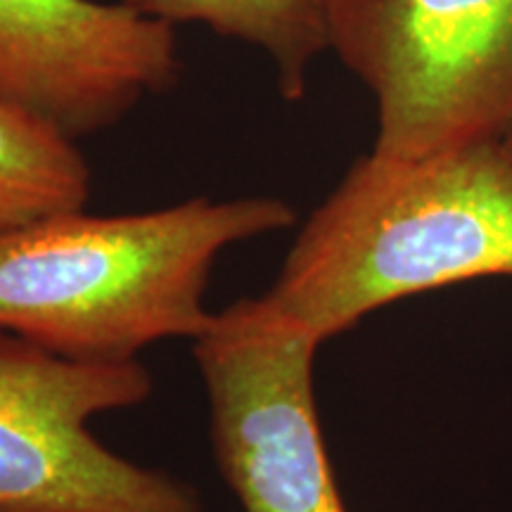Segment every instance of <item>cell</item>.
Returning a JSON list of instances; mask_svg holds the SVG:
<instances>
[{
	"mask_svg": "<svg viewBox=\"0 0 512 512\" xmlns=\"http://www.w3.org/2000/svg\"><path fill=\"white\" fill-rule=\"evenodd\" d=\"M505 147H508V152H510V157H512V133L508 138H505Z\"/></svg>",
	"mask_w": 512,
	"mask_h": 512,
	"instance_id": "obj_9",
	"label": "cell"
},
{
	"mask_svg": "<svg viewBox=\"0 0 512 512\" xmlns=\"http://www.w3.org/2000/svg\"><path fill=\"white\" fill-rule=\"evenodd\" d=\"M152 392L140 361H72L0 330V512H207L195 486L119 456L88 427Z\"/></svg>",
	"mask_w": 512,
	"mask_h": 512,
	"instance_id": "obj_4",
	"label": "cell"
},
{
	"mask_svg": "<svg viewBox=\"0 0 512 512\" xmlns=\"http://www.w3.org/2000/svg\"><path fill=\"white\" fill-rule=\"evenodd\" d=\"M91 200V166L74 140L0 98V233Z\"/></svg>",
	"mask_w": 512,
	"mask_h": 512,
	"instance_id": "obj_8",
	"label": "cell"
},
{
	"mask_svg": "<svg viewBox=\"0 0 512 512\" xmlns=\"http://www.w3.org/2000/svg\"><path fill=\"white\" fill-rule=\"evenodd\" d=\"M278 197H207L155 211H64L0 233V330L72 361L126 363L171 337L195 342L216 256L285 230Z\"/></svg>",
	"mask_w": 512,
	"mask_h": 512,
	"instance_id": "obj_1",
	"label": "cell"
},
{
	"mask_svg": "<svg viewBox=\"0 0 512 512\" xmlns=\"http://www.w3.org/2000/svg\"><path fill=\"white\" fill-rule=\"evenodd\" d=\"M330 48L377 105L375 155L512 133V0H330Z\"/></svg>",
	"mask_w": 512,
	"mask_h": 512,
	"instance_id": "obj_3",
	"label": "cell"
},
{
	"mask_svg": "<svg viewBox=\"0 0 512 512\" xmlns=\"http://www.w3.org/2000/svg\"><path fill=\"white\" fill-rule=\"evenodd\" d=\"M178 69L174 27L121 3L0 0V98L72 140L119 124Z\"/></svg>",
	"mask_w": 512,
	"mask_h": 512,
	"instance_id": "obj_6",
	"label": "cell"
},
{
	"mask_svg": "<svg viewBox=\"0 0 512 512\" xmlns=\"http://www.w3.org/2000/svg\"><path fill=\"white\" fill-rule=\"evenodd\" d=\"M147 19L204 24L271 57L280 98L306 93L309 69L330 48V0H117Z\"/></svg>",
	"mask_w": 512,
	"mask_h": 512,
	"instance_id": "obj_7",
	"label": "cell"
},
{
	"mask_svg": "<svg viewBox=\"0 0 512 512\" xmlns=\"http://www.w3.org/2000/svg\"><path fill=\"white\" fill-rule=\"evenodd\" d=\"M512 280L505 143L356 159L299 230L264 297L320 344L415 294Z\"/></svg>",
	"mask_w": 512,
	"mask_h": 512,
	"instance_id": "obj_2",
	"label": "cell"
},
{
	"mask_svg": "<svg viewBox=\"0 0 512 512\" xmlns=\"http://www.w3.org/2000/svg\"><path fill=\"white\" fill-rule=\"evenodd\" d=\"M318 349L266 297L214 313L192 342L216 465L245 512H347L320 430Z\"/></svg>",
	"mask_w": 512,
	"mask_h": 512,
	"instance_id": "obj_5",
	"label": "cell"
}]
</instances>
